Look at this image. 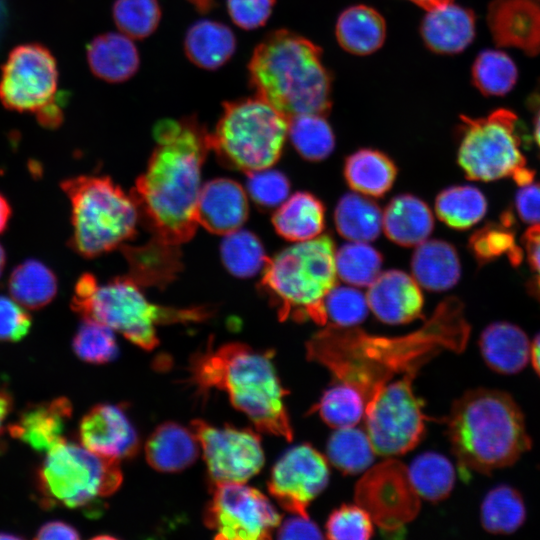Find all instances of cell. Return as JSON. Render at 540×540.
<instances>
[{
  "instance_id": "ac0fdd59",
  "label": "cell",
  "mask_w": 540,
  "mask_h": 540,
  "mask_svg": "<svg viewBox=\"0 0 540 540\" xmlns=\"http://www.w3.org/2000/svg\"><path fill=\"white\" fill-rule=\"evenodd\" d=\"M81 445L112 459L135 455L139 449L138 434L118 405L98 404L86 413L79 425Z\"/></svg>"
},
{
  "instance_id": "44dd1931",
  "label": "cell",
  "mask_w": 540,
  "mask_h": 540,
  "mask_svg": "<svg viewBox=\"0 0 540 540\" xmlns=\"http://www.w3.org/2000/svg\"><path fill=\"white\" fill-rule=\"evenodd\" d=\"M248 211L246 193L236 181L217 178L201 187L196 218L207 231L224 236L232 233L245 223Z\"/></svg>"
},
{
  "instance_id": "1f68e13d",
  "label": "cell",
  "mask_w": 540,
  "mask_h": 540,
  "mask_svg": "<svg viewBox=\"0 0 540 540\" xmlns=\"http://www.w3.org/2000/svg\"><path fill=\"white\" fill-rule=\"evenodd\" d=\"M386 35L383 17L373 8L356 5L347 8L336 24V38L340 46L356 55H367L378 50Z\"/></svg>"
},
{
  "instance_id": "5bb4252c",
  "label": "cell",
  "mask_w": 540,
  "mask_h": 540,
  "mask_svg": "<svg viewBox=\"0 0 540 540\" xmlns=\"http://www.w3.org/2000/svg\"><path fill=\"white\" fill-rule=\"evenodd\" d=\"M204 521L216 539L264 540L271 538L281 516L259 490L241 482H221L211 485Z\"/></svg>"
},
{
  "instance_id": "74e56055",
  "label": "cell",
  "mask_w": 540,
  "mask_h": 540,
  "mask_svg": "<svg viewBox=\"0 0 540 540\" xmlns=\"http://www.w3.org/2000/svg\"><path fill=\"white\" fill-rule=\"evenodd\" d=\"M408 472L419 497L430 502L444 500L454 487L453 465L446 457L435 452H427L416 457Z\"/></svg>"
},
{
  "instance_id": "4dcf8cb0",
  "label": "cell",
  "mask_w": 540,
  "mask_h": 540,
  "mask_svg": "<svg viewBox=\"0 0 540 540\" xmlns=\"http://www.w3.org/2000/svg\"><path fill=\"white\" fill-rule=\"evenodd\" d=\"M324 222L325 209L322 202L308 192H297L287 198L272 217L276 232L293 242L319 236Z\"/></svg>"
},
{
  "instance_id": "03108f58",
  "label": "cell",
  "mask_w": 540,
  "mask_h": 540,
  "mask_svg": "<svg viewBox=\"0 0 540 540\" xmlns=\"http://www.w3.org/2000/svg\"><path fill=\"white\" fill-rule=\"evenodd\" d=\"M19 538L20 537L14 534H9V533H4V532L0 533V539H19Z\"/></svg>"
},
{
  "instance_id": "ee69618b",
  "label": "cell",
  "mask_w": 540,
  "mask_h": 540,
  "mask_svg": "<svg viewBox=\"0 0 540 540\" xmlns=\"http://www.w3.org/2000/svg\"><path fill=\"white\" fill-rule=\"evenodd\" d=\"M311 411L332 428L353 427L364 416V399L357 389L339 382L324 392Z\"/></svg>"
},
{
  "instance_id": "60d3db41",
  "label": "cell",
  "mask_w": 540,
  "mask_h": 540,
  "mask_svg": "<svg viewBox=\"0 0 540 540\" xmlns=\"http://www.w3.org/2000/svg\"><path fill=\"white\" fill-rule=\"evenodd\" d=\"M288 135L298 153L307 160L320 161L334 149L335 137L320 114H301L288 120Z\"/></svg>"
},
{
  "instance_id": "f5cc1de1",
  "label": "cell",
  "mask_w": 540,
  "mask_h": 540,
  "mask_svg": "<svg viewBox=\"0 0 540 540\" xmlns=\"http://www.w3.org/2000/svg\"><path fill=\"white\" fill-rule=\"evenodd\" d=\"M31 317L15 300L0 296V340L19 341L31 327Z\"/></svg>"
},
{
  "instance_id": "277c9868",
  "label": "cell",
  "mask_w": 540,
  "mask_h": 540,
  "mask_svg": "<svg viewBox=\"0 0 540 540\" xmlns=\"http://www.w3.org/2000/svg\"><path fill=\"white\" fill-rule=\"evenodd\" d=\"M448 438L462 474H490L514 464L531 448L523 413L506 392L477 388L452 405Z\"/></svg>"
},
{
  "instance_id": "6125c7cd",
  "label": "cell",
  "mask_w": 540,
  "mask_h": 540,
  "mask_svg": "<svg viewBox=\"0 0 540 540\" xmlns=\"http://www.w3.org/2000/svg\"><path fill=\"white\" fill-rule=\"evenodd\" d=\"M10 215V205L5 197L0 194V233L6 229Z\"/></svg>"
},
{
  "instance_id": "7dc6e473",
  "label": "cell",
  "mask_w": 540,
  "mask_h": 540,
  "mask_svg": "<svg viewBox=\"0 0 540 540\" xmlns=\"http://www.w3.org/2000/svg\"><path fill=\"white\" fill-rule=\"evenodd\" d=\"M512 228L511 216L505 214L500 225L490 224L477 231L470 241L477 259L489 261L507 254L512 263L518 262L521 249L516 246Z\"/></svg>"
},
{
  "instance_id": "4fadbf2b",
  "label": "cell",
  "mask_w": 540,
  "mask_h": 540,
  "mask_svg": "<svg viewBox=\"0 0 540 540\" xmlns=\"http://www.w3.org/2000/svg\"><path fill=\"white\" fill-rule=\"evenodd\" d=\"M416 374L407 372L389 382L365 404V432L377 455H403L423 438L427 417L422 411V401L413 391Z\"/></svg>"
},
{
  "instance_id": "f1b7e54d",
  "label": "cell",
  "mask_w": 540,
  "mask_h": 540,
  "mask_svg": "<svg viewBox=\"0 0 540 540\" xmlns=\"http://www.w3.org/2000/svg\"><path fill=\"white\" fill-rule=\"evenodd\" d=\"M236 50V37L225 24L203 19L192 24L184 38L187 58L197 67L216 70L225 65Z\"/></svg>"
},
{
  "instance_id": "681fc988",
  "label": "cell",
  "mask_w": 540,
  "mask_h": 540,
  "mask_svg": "<svg viewBox=\"0 0 540 540\" xmlns=\"http://www.w3.org/2000/svg\"><path fill=\"white\" fill-rule=\"evenodd\" d=\"M325 528L329 539L366 540L373 535V520L358 504H344L329 515Z\"/></svg>"
},
{
  "instance_id": "f907efd6",
  "label": "cell",
  "mask_w": 540,
  "mask_h": 540,
  "mask_svg": "<svg viewBox=\"0 0 540 540\" xmlns=\"http://www.w3.org/2000/svg\"><path fill=\"white\" fill-rule=\"evenodd\" d=\"M247 177L248 192L259 206L276 207L288 198L290 183L283 173L266 168L248 173Z\"/></svg>"
},
{
  "instance_id": "e7e4bbea",
  "label": "cell",
  "mask_w": 540,
  "mask_h": 540,
  "mask_svg": "<svg viewBox=\"0 0 540 540\" xmlns=\"http://www.w3.org/2000/svg\"><path fill=\"white\" fill-rule=\"evenodd\" d=\"M4 266H5V251L0 245V276L3 272Z\"/></svg>"
},
{
  "instance_id": "b9f144b4",
  "label": "cell",
  "mask_w": 540,
  "mask_h": 540,
  "mask_svg": "<svg viewBox=\"0 0 540 540\" xmlns=\"http://www.w3.org/2000/svg\"><path fill=\"white\" fill-rule=\"evenodd\" d=\"M220 251L226 269L241 278L252 277L263 270L269 259L259 238L246 230L238 229L225 235Z\"/></svg>"
},
{
  "instance_id": "680465c9",
  "label": "cell",
  "mask_w": 540,
  "mask_h": 540,
  "mask_svg": "<svg viewBox=\"0 0 540 540\" xmlns=\"http://www.w3.org/2000/svg\"><path fill=\"white\" fill-rule=\"evenodd\" d=\"M527 106L532 114L534 140L540 150V79L528 96Z\"/></svg>"
},
{
  "instance_id": "816d5d0a",
  "label": "cell",
  "mask_w": 540,
  "mask_h": 540,
  "mask_svg": "<svg viewBox=\"0 0 540 540\" xmlns=\"http://www.w3.org/2000/svg\"><path fill=\"white\" fill-rule=\"evenodd\" d=\"M275 0H226L231 20L240 28L253 30L269 19Z\"/></svg>"
},
{
  "instance_id": "9c48e42d",
  "label": "cell",
  "mask_w": 540,
  "mask_h": 540,
  "mask_svg": "<svg viewBox=\"0 0 540 540\" xmlns=\"http://www.w3.org/2000/svg\"><path fill=\"white\" fill-rule=\"evenodd\" d=\"M223 107L210 133V147L219 160L247 174L276 163L288 135V119L256 95L225 102Z\"/></svg>"
},
{
  "instance_id": "d6a6232c",
  "label": "cell",
  "mask_w": 540,
  "mask_h": 540,
  "mask_svg": "<svg viewBox=\"0 0 540 540\" xmlns=\"http://www.w3.org/2000/svg\"><path fill=\"white\" fill-rule=\"evenodd\" d=\"M397 174L393 161L373 149H360L345 160L344 176L356 192L380 197L390 190Z\"/></svg>"
},
{
  "instance_id": "6f0895ef",
  "label": "cell",
  "mask_w": 540,
  "mask_h": 540,
  "mask_svg": "<svg viewBox=\"0 0 540 540\" xmlns=\"http://www.w3.org/2000/svg\"><path fill=\"white\" fill-rule=\"evenodd\" d=\"M78 531L70 524L63 521H50L40 527L36 539H79Z\"/></svg>"
},
{
  "instance_id": "6da1fadb",
  "label": "cell",
  "mask_w": 540,
  "mask_h": 540,
  "mask_svg": "<svg viewBox=\"0 0 540 540\" xmlns=\"http://www.w3.org/2000/svg\"><path fill=\"white\" fill-rule=\"evenodd\" d=\"M469 334L462 302L449 297L420 328L401 336L327 324L306 342V356L327 368L338 382L357 389L365 406L396 375L418 372L443 350L462 352Z\"/></svg>"
},
{
  "instance_id": "30bf717a",
  "label": "cell",
  "mask_w": 540,
  "mask_h": 540,
  "mask_svg": "<svg viewBox=\"0 0 540 540\" xmlns=\"http://www.w3.org/2000/svg\"><path fill=\"white\" fill-rule=\"evenodd\" d=\"M121 482L119 460L66 440L46 452L38 473L39 490L46 507L88 509L97 500L117 491Z\"/></svg>"
},
{
  "instance_id": "f546056e",
  "label": "cell",
  "mask_w": 540,
  "mask_h": 540,
  "mask_svg": "<svg viewBox=\"0 0 540 540\" xmlns=\"http://www.w3.org/2000/svg\"><path fill=\"white\" fill-rule=\"evenodd\" d=\"M411 268L418 284L430 291H444L460 278V261L455 248L442 240H425L412 256Z\"/></svg>"
},
{
  "instance_id": "94428289",
  "label": "cell",
  "mask_w": 540,
  "mask_h": 540,
  "mask_svg": "<svg viewBox=\"0 0 540 540\" xmlns=\"http://www.w3.org/2000/svg\"><path fill=\"white\" fill-rule=\"evenodd\" d=\"M530 360L534 370L540 376V333L530 345Z\"/></svg>"
},
{
  "instance_id": "8fae6325",
  "label": "cell",
  "mask_w": 540,
  "mask_h": 540,
  "mask_svg": "<svg viewBox=\"0 0 540 540\" xmlns=\"http://www.w3.org/2000/svg\"><path fill=\"white\" fill-rule=\"evenodd\" d=\"M458 163L473 180L511 177L519 186L533 181L527 167L517 115L505 108L480 118L461 117Z\"/></svg>"
},
{
  "instance_id": "ba28073f",
  "label": "cell",
  "mask_w": 540,
  "mask_h": 540,
  "mask_svg": "<svg viewBox=\"0 0 540 540\" xmlns=\"http://www.w3.org/2000/svg\"><path fill=\"white\" fill-rule=\"evenodd\" d=\"M61 188L71 203L70 244L83 257L109 252L135 234L137 206L110 178L81 175L64 180Z\"/></svg>"
},
{
  "instance_id": "7c38bea8",
  "label": "cell",
  "mask_w": 540,
  "mask_h": 540,
  "mask_svg": "<svg viewBox=\"0 0 540 540\" xmlns=\"http://www.w3.org/2000/svg\"><path fill=\"white\" fill-rule=\"evenodd\" d=\"M57 62L39 43L13 48L1 68L0 101L9 110L34 113L40 125L57 128L63 110L57 100Z\"/></svg>"
},
{
  "instance_id": "e0dca14e",
  "label": "cell",
  "mask_w": 540,
  "mask_h": 540,
  "mask_svg": "<svg viewBox=\"0 0 540 540\" xmlns=\"http://www.w3.org/2000/svg\"><path fill=\"white\" fill-rule=\"evenodd\" d=\"M326 457L310 444L289 449L274 465L268 490L286 511L310 518V503L326 488L329 481Z\"/></svg>"
},
{
  "instance_id": "5b68a950",
  "label": "cell",
  "mask_w": 540,
  "mask_h": 540,
  "mask_svg": "<svg viewBox=\"0 0 540 540\" xmlns=\"http://www.w3.org/2000/svg\"><path fill=\"white\" fill-rule=\"evenodd\" d=\"M248 72L256 96L288 120L301 114L326 117L331 109V78L321 49L293 32L268 34L255 48Z\"/></svg>"
},
{
  "instance_id": "c3c4849f",
  "label": "cell",
  "mask_w": 540,
  "mask_h": 540,
  "mask_svg": "<svg viewBox=\"0 0 540 540\" xmlns=\"http://www.w3.org/2000/svg\"><path fill=\"white\" fill-rule=\"evenodd\" d=\"M327 320L338 326H356L367 316L366 296L359 290L346 286H334L325 300Z\"/></svg>"
},
{
  "instance_id": "d590c367",
  "label": "cell",
  "mask_w": 540,
  "mask_h": 540,
  "mask_svg": "<svg viewBox=\"0 0 540 540\" xmlns=\"http://www.w3.org/2000/svg\"><path fill=\"white\" fill-rule=\"evenodd\" d=\"M525 518L523 498L509 485H499L491 489L481 504V524L490 533H513L520 528Z\"/></svg>"
},
{
  "instance_id": "7bdbcfd3",
  "label": "cell",
  "mask_w": 540,
  "mask_h": 540,
  "mask_svg": "<svg viewBox=\"0 0 540 540\" xmlns=\"http://www.w3.org/2000/svg\"><path fill=\"white\" fill-rule=\"evenodd\" d=\"M382 256L366 242H352L335 252L337 276L347 284L369 286L381 273Z\"/></svg>"
},
{
  "instance_id": "f6af8a7d",
  "label": "cell",
  "mask_w": 540,
  "mask_h": 540,
  "mask_svg": "<svg viewBox=\"0 0 540 540\" xmlns=\"http://www.w3.org/2000/svg\"><path fill=\"white\" fill-rule=\"evenodd\" d=\"M112 15L121 33L132 39L150 36L161 20L158 0H116Z\"/></svg>"
},
{
  "instance_id": "f35d334b",
  "label": "cell",
  "mask_w": 540,
  "mask_h": 540,
  "mask_svg": "<svg viewBox=\"0 0 540 540\" xmlns=\"http://www.w3.org/2000/svg\"><path fill=\"white\" fill-rule=\"evenodd\" d=\"M518 69L503 51L487 49L478 54L472 65V82L486 96H504L516 85Z\"/></svg>"
},
{
  "instance_id": "ffe728a7",
  "label": "cell",
  "mask_w": 540,
  "mask_h": 540,
  "mask_svg": "<svg viewBox=\"0 0 540 540\" xmlns=\"http://www.w3.org/2000/svg\"><path fill=\"white\" fill-rule=\"evenodd\" d=\"M369 309L383 323L405 324L422 315L423 296L417 281L399 270L380 273L369 285Z\"/></svg>"
},
{
  "instance_id": "3957f363",
  "label": "cell",
  "mask_w": 540,
  "mask_h": 540,
  "mask_svg": "<svg viewBox=\"0 0 540 540\" xmlns=\"http://www.w3.org/2000/svg\"><path fill=\"white\" fill-rule=\"evenodd\" d=\"M272 354L232 342L208 348L192 357L191 380L200 391L212 388L227 393L232 405L246 414L256 429L287 441L293 429Z\"/></svg>"
},
{
  "instance_id": "603a6c76",
  "label": "cell",
  "mask_w": 540,
  "mask_h": 540,
  "mask_svg": "<svg viewBox=\"0 0 540 540\" xmlns=\"http://www.w3.org/2000/svg\"><path fill=\"white\" fill-rule=\"evenodd\" d=\"M421 24L426 46L440 54H455L466 49L475 37V15L452 2L428 10Z\"/></svg>"
},
{
  "instance_id": "484cf974",
  "label": "cell",
  "mask_w": 540,
  "mask_h": 540,
  "mask_svg": "<svg viewBox=\"0 0 540 540\" xmlns=\"http://www.w3.org/2000/svg\"><path fill=\"white\" fill-rule=\"evenodd\" d=\"M434 219L428 205L410 194L394 197L382 214V227L394 243L412 247L425 241L433 230Z\"/></svg>"
},
{
  "instance_id": "db71d44e",
  "label": "cell",
  "mask_w": 540,
  "mask_h": 540,
  "mask_svg": "<svg viewBox=\"0 0 540 540\" xmlns=\"http://www.w3.org/2000/svg\"><path fill=\"white\" fill-rule=\"evenodd\" d=\"M520 187L515 197L519 218L531 226L540 225V183L532 181Z\"/></svg>"
},
{
  "instance_id": "7402d4cb",
  "label": "cell",
  "mask_w": 540,
  "mask_h": 540,
  "mask_svg": "<svg viewBox=\"0 0 540 540\" xmlns=\"http://www.w3.org/2000/svg\"><path fill=\"white\" fill-rule=\"evenodd\" d=\"M72 416V404L65 397L27 406L8 426L10 435L38 452H48L64 439Z\"/></svg>"
},
{
  "instance_id": "9f6ffc18",
  "label": "cell",
  "mask_w": 540,
  "mask_h": 540,
  "mask_svg": "<svg viewBox=\"0 0 540 540\" xmlns=\"http://www.w3.org/2000/svg\"><path fill=\"white\" fill-rule=\"evenodd\" d=\"M277 537L279 539H322L323 535L319 527L310 520L297 516L286 520L278 526Z\"/></svg>"
},
{
  "instance_id": "4316f807",
  "label": "cell",
  "mask_w": 540,
  "mask_h": 540,
  "mask_svg": "<svg viewBox=\"0 0 540 540\" xmlns=\"http://www.w3.org/2000/svg\"><path fill=\"white\" fill-rule=\"evenodd\" d=\"M145 454L152 468L161 472H177L197 459L199 442L191 429L165 422L148 438Z\"/></svg>"
},
{
  "instance_id": "cb8c5ba5",
  "label": "cell",
  "mask_w": 540,
  "mask_h": 540,
  "mask_svg": "<svg viewBox=\"0 0 540 540\" xmlns=\"http://www.w3.org/2000/svg\"><path fill=\"white\" fill-rule=\"evenodd\" d=\"M87 61L96 77L108 83H121L136 74L140 56L132 38L121 32H108L88 44Z\"/></svg>"
},
{
  "instance_id": "ab89813d",
  "label": "cell",
  "mask_w": 540,
  "mask_h": 540,
  "mask_svg": "<svg viewBox=\"0 0 540 540\" xmlns=\"http://www.w3.org/2000/svg\"><path fill=\"white\" fill-rule=\"evenodd\" d=\"M327 457L345 474L366 470L374 459V450L366 432L353 427L337 429L327 443Z\"/></svg>"
},
{
  "instance_id": "2e32d148",
  "label": "cell",
  "mask_w": 540,
  "mask_h": 540,
  "mask_svg": "<svg viewBox=\"0 0 540 540\" xmlns=\"http://www.w3.org/2000/svg\"><path fill=\"white\" fill-rule=\"evenodd\" d=\"M191 430L201 446L210 484L244 483L264 464L261 440L249 428L215 427L203 420H193Z\"/></svg>"
},
{
  "instance_id": "91938a15",
  "label": "cell",
  "mask_w": 540,
  "mask_h": 540,
  "mask_svg": "<svg viewBox=\"0 0 540 540\" xmlns=\"http://www.w3.org/2000/svg\"><path fill=\"white\" fill-rule=\"evenodd\" d=\"M11 408L12 399L10 395L4 390H0V438L3 436L4 422L10 413Z\"/></svg>"
},
{
  "instance_id": "836d02e7",
  "label": "cell",
  "mask_w": 540,
  "mask_h": 540,
  "mask_svg": "<svg viewBox=\"0 0 540 540\" xmlns=\"http://www.w3.org/2000/svg\"><path fill=\"white\" fill-rule=\"evenodd\" d=\"M338 233L352 242L375 240L382 228L379 206L362 194L348 193L340 198L334 212Z\"/></svg>"
},
{
  "instance_id": "d6986e66",
  "label": "cell",
  "mask_w": 540,
  "mask_h": 540,
  "mask_svg": "<svg viewBox=\"0 0 540 540\" xmlns=\"http://www.w3.org/2000/svg\"><path fill=\"white\" fill-rule=\"evenodd\" d=\"M487 23L498 46L540 54V0H493Z\"/></svg>"
},
{
  "instance_id": "11a10c76",
  "label": "cell",
  "mask_w": 540,
  "mask_h": 540,
  "mask_svg": "<svg viewBox=\"0 0 540 540\" xmlns=\"http://www.w3.org/2000/svg\"><path fill=\"white\" fill-rule=\"evenodd\" d=\"M522 243L533 274L531 287L540 299V225H532L524 233Z\"/></svg>"
},
{
  "instance_id": "be15d7a7",
  "label": "cell",
  "mask_w": 540,
  "mask_h": 540,
  "mask_svg": "<svg viewBox=\"0 0 540 540\" xmlns=\"http://www.w3.org/2000/svg\"><path fill=\"white\" fill-rule=\"evenodd\" d=\"M410 1L428 11V10L446 5L452 2L453 0H410Z\"/></svg>"
},
{
  "instance_id": "d4e9b609",
  "label": "cell",
  "mask_w": 540,
  "mask_h": 540,
  "mask_svg": "<svg viewBox=\"0 0 540 540\" xmlns=\"http://www.w3.org/2000/svg\"><path fill=\"white\" fill-rule=\"evenodd\" d=\"M530 341L518 326L496 322L487 326L479 339L481 355L495 372L515 374L530 360Z\"/></svg>"
},
{
  "instance_id": "8d00e7d4",
  "label": "cell",
  "mask_w": 540,
  "mask_h": 540,
  "mask_svg": "<svg viewBox=\"0 0 540 540\" xmlns=\"http://www.w3.org/2000/svg\"><path fill=\"white\" fill-rule=\"evenodd\" d=\"M435 210L439 219L451 228L468 229L484 217L487 201L476 187L453 186L438 194Z\"/></svg>"
},
{
  "instance_id": "52a82bcc",
  "label": "cell",
  "mask_w": 540,
  "mask_h": 540,
  "mask_svg": "<svg viewBox=\"0 0 540 540\" xmlns=\"http://www.w3.org/2000/svg\"><path fill=\"white\" fill-rule=\"evenodd\" d=\"M72 309L83 318L121 333L145 350L159 344L156 325L199 322L211 315L206 307L174 308L153 304L128 275L100 285L90 273L81 275L76 282Z\"/></svg>"
},
{
  "instance_id": "e575fe53",
  "label": "cell",
  "mask_w": 540,
  "mask_h": 540,
  "mask_svg": "<svg viewBox=\"0 0 540 540\" xmlns=\"http://www.w3.org/2000/svg\"><path fill=\"white\" fill-rule=\"evenodd\" d=\"M9 292L22 307L36 310L49 304L57 294V278L50 268L37 260L18 265L9 278Z\"/></svg>"
},
{
  "instance_id": "9a60e30c",
  "label": "cell",
  "mask_w": 540,
  "mask_h": 540,
  "mask_svg": "<svg viewBox=\"0 0 540 540\" xmlns=\"http://www.w3.org/2000/svg\"><path fill=\"white\" fill-rule=\"evenodd\" d=\"M355 501L382 531L391 534L398 533L420 510L408 467L395 459L366 471L356 484Z\"/></svg>"
},
{
  "instance_id": "7a4b0ae2",
  "label": "cell",
  "mask_w": 540,
  "mask_h": 540,
  "mask_svg": "<svg viewBox=\"0 0 540 540\" xmlns=\"http://www.w3.org/2000/svg\"><path fill=\"white\" fill-rule=\"evenodd\" d=\"M156 146L131 197L152 238L179 247L198 226L201 168L211 150L210 133L194 118L155 125Z\"/></svg>"
},
{
  "instance_id": "83f0119b",
  "label": "cell",
  "mask_w": 540,
  "mask_h": 540,
  "mask_svg": "<svg viewBox=\"0 0 540 540\" xmlns=\"http://www.w3.org/2000/svg\"><path fill=\"white\" fill-rule=\"evenodd\" d=\"M129 264V274L140 286L164 287L182 269L181 253L177 246L151 238L143 246H123Z\"/></svg>"
},
{
  "instance_id": "bcb514c9",
  "label": "cell",
  "mask_w": 540,
  "mask_h": 540,
  "mask_svg": "<svg viewBox=\"0 0 540 540\" xmlns=\"http://www.w3.org/2000/svg\"><path fill=\"white\" fill-rule=\"evenodd\" d=\"M72 346L80 359L93 364L110 362L118 355L113 330L88 318H83L73 338Z\"/></svg>"
},
{
  "instance_id": "8992f818",
  "label": "cell",
  "mask_w": 540,
  "mask_h": 540,
  "mask_svg": "<svg viewBox=\"0 0 540 540\" xmlns=\"http://www.w3.org/2000/svg\"><path fill=\"white\" fill-rule=\"evenodd\" d=\"M336 278L333 240L321 235L297 242L268 259L260 287L281 321L311 319L326 325L324 300Z\"/></svg>"
}]
</instances>
